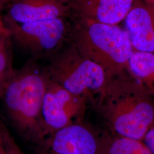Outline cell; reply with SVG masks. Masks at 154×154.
<instances>
[{
    "label": "cell",
    "mask_w": 154,
    "mask_h": 154,
    "mask_svg": "<svg viewBox=\"0 0 154 154\" xmlns=\"http://www.w3.org/2000/svg\"><path fill=\"white\" fill-rule=\"evenodd\" d=\"M93 105L114 135L143 140L154 126V97L128 72L110 79Z\"/></svg>",
    "instance_id": "obj_1"
},
{
    "label": "cell",
    "mask_w": 154,
    "mask_h": 154,
    "mask_svg": "<svg viewBox=\"0 0 154 154\" xmlns=\"http://www.w3.org/2000/svg\"><path fill=\"white\" fill-rule=\"evenodd\" d=\"M48 79L45 66L32 59L13 70L2 98L17 131L34 144L45 137L42 108Z\"/></svg>",
    "instance_id": "obj_2"
},
{
    "label": "cell",
    "mask_w": 154,
    "mask_h": 154,
    "mask_svg": "<svg viewBox=\"0 0 154 154\" xmlns=\"http://www.w3.org/2000/svg\"><path fill=\"white\" fill-rule=\"evenodd\" d=\"M72 20L70 41L82 54L101 66L109 80L128 72L134 50L124 29L85 19Z\"/></svg>",
    "instance_id": "obj_3"
},
{
    "label": "cell",
    "mask_w": 154,
    "mask_h": 154,
    "mask_svg": "<svg viewBox=\"0 0 154 154\" xmlns=\"http://www.w3.org/2000/svg\"><path fill=\"white\" fill-rule=\"evenodd\" d=\"M48 60L45 68L50 79L92 105L109 81L103 69L70 41Z\"/></svg>",
    "instance_id": "obj_4"
},
{
    "label": "cell",
    "mask_w": 154,
    "mask_h": 154,
    "mask_svg": "<svg viewBox=\"0 0 154 154\" xmlns=\"http://www.w3.org/2000/svg\"><path fill=\"white\" fill-rule=\"evenodd\" d=\"M3 19L10 38L35 61L49 59L70 40L72 19L61 18L37 22L18 23Z\"/></svg>",
    "instance_id": "obj_5"
},
{
    "label": "cell",
    "mask_w": 154,
    "mask_h": 154,
    "mask_svg": "<svg viewBox=\"0 0 154 154\" xmlns=\"http://www.w3.org/2000/svg\"><path fill=\"white\" fill-rule=\"evenodd\" d=\"M89 104L86 99L71 93L48 77L42 108L44 137L83 122Z\"/></svg>",
    "instance_id": "obj_6"
},
{
    "label": "cell",
    "mask_w": 154,
    "mask_h": 154,
    "mask_svg": "<svg viewBox=\"0 0 154 154\" xmlns=\"http://www.w3.org/2000/svg\"><path fill=\"white\" fill-rule=\"evenodd\" d=\"M100 136L83 121L64 127L34 144L35 154H99Z\"/></svg>",
    "instance_id": "obj_7"
},
{
    "label": "cell",
    "mask_w": 154,
    "mask_h": 154,
    "mask_svg": "<svg viewBox=\"0 0 154 154\" xmlns=\"http://www.w3.org/2000/svg\"><path fill=\"white\" fill-rule=\"evenodd\" d=\"M5 16L18 23L72 19V0H11Z\"/></svg>",
    "instance_id": "obj_8"
},
{
    "label": "cell",
    "mask_w": 154,
    "mask_h": 154,
    "mask_svg": "<svg viewBox=\"0 0 154 154\" xmlns=\"http://www.w3.org/2000/svg\"><path fill=\"white\" fill-rule=\"evenodd\" d=\"M137 0H72V18L109 25L125 20Z\"/></svg>",
    "instance_id": "obj_9"
},
{
    "label": "cell",
    "mask_w": 154,
    "mask_h": 154,
    "mask_svg": "<svg viewBox=\"0 0 154 154\" xmlns=\"http://www.w3.org/2000/svg\"><path fill=\"white\" fill-rule=\"evenodd\" d=\"M124 21L133 50L154 54V7L137 0Z\"/></svg>",
    "instance_id": "obj_10"
},
{
    "label": "cell",
    "mask_w": 154,
    "mask_h": 154,
    "mask_svg": "<svg viewBox=\"0 0 154 154\" xmlns=\"http://www.w3.org/2000/svg\"><path fill=\"white\" fill-rule=\"evenodd\" d=\"M128 72L154 97V54L134 50Z\"/></svg>",
    "instance_id": "obj_11"
},
{
    "label": "cell",
    "mask_w": 154,
    "mask_h": 154,
    "mask_svg": "<svg viewBox=\"0 0 154 154\" xmlns=\"http://www.w3.org/2000/svg\"><path fill=\"white\" fill-rule=\"evenodd\" d=\"M99 154H152L143 140L114 135L106 131L100 136Z\"/></svg>",
    "instance_id": "obj_12"
},
{
    "label": "cell",
    "mask_w": 154,
    "mask_h": 154,
    "mask_svg": "<svg viewBox=\"0 0 154 154\" xmlns=\"http://www.w3.org/2000/svg\"><path fill=\"white\" fill-rule=\"evenodd\" d=\"M11 41L9 33L4 34L0 38V99L2 98L14 70L11 65Z\"/></svg>",
    "instance_id": "obj_13"
},
{
    "label": "cell",
    "mask_w": 154,
    "mask_h": 154,
    "mask_svg": "<svg viewBox=\"0 0 154 154\" xmlns=\"http://www.w3.org/2000/svg\"><path fill=\"white\" fill-rule=\"evenodd\" d=\"M0 154H23L7 130L5 132L4 146Z\"/></svg>",
    "instance_id": "obj_14"
},
{
    "label": "cell",
    "mask_w": 154,
    "mask_h": 154,
    "mask_svg": "<svg viewBox=\"0 0 154 154\" xmlns=\"http://www.w3.org/2000/svg\"><path fill=\"white\" fill-rule=\"evenodd\" d=\"M143 141L152 154H154V126L146 133Z\"/></svg>",
    "instance_id": "obj_15"
},
{
    "label": "cell",
    "mask_w": 154,
    "mask_h": 154,
    "mask_svg": "<svg viewBox=\"0 0 154 154\" xmlns=\"http://www.w3.org/2000/svg\"><path fill=\"white\" fill-rule=\"evenodd\" d=\"M6 128L0 124V154L3 149L5 143V137Z\"/></svg>",
    "instance_id": "obj_16"
},
{
    "label": "cell",
    "mask_w": 154,
    "mask_h": 154,
    "mask_svg": "<svg viewBox=\"0 0 154 154\" xmlns=\"http://www.w3.org/2000/svg\"><path fill=\"white\" fill-rule=\"evenodd\" d=\"M6 33H9V32L6 28L3 17L0 15V38L2 35Z\"/></svg>",
    "instance_id": "obj_17"
},
{
    "label": "cell",
    "mask_w": 154,
    "mask_h": 154,
    "mask_svg": "<svg viewBox=\"0 0 154 154\" xmlns=\"http://www.w3.org/2000/svg\"><path fill=\"white\" fill-rule=\"evenodd\" d=\"M143 1H144L146 3H147L149 5L154 7V0H143Z\"/></svg>",
    "instance_id": "obj_18"
}]
</instances>
